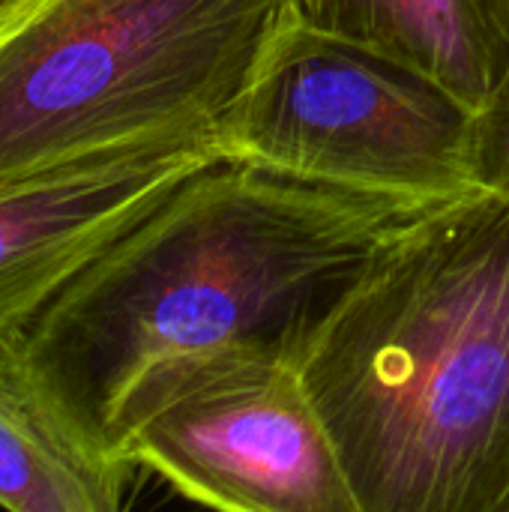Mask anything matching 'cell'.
<instances>
[{"label":"cell","mask_w":509,"mask_h":512,"mask_svg":"<svg viewBox=\"0 0 509 512\" xmlns=\"http://www.w3.org/2000/svg\"><path fill=\"white\" fill-rule=\"evenodd\" d=\"M225 156L414 204L492 189L486 114L423 72L297 21L219 117Z\"/></svg>","instance_id":"277c9868"},{"label":"cell","mask_w":509,"mask_h":512,"mask_svg":"<svg viewBox=\"0 0 509 512\" xmlns=\"http://www.w3.org/2000/svg\"><path fill=\"white\" fill-rule=\"evenodd\" d=\"M300 375L360 512H509V198L399 231Z\"/></svg>","instance_id":"7a4b0ae2"},{"label":"cell","mask_w":509,"mask_h":512,"mask_svg":"<svg viewBox=\"0 0 509 512\" xmlns=\"http://www.w3.org/2000/svg\"><path fill=\"white\" fill-rule=\"evenodd\" d=\"M129 462L225 512H360L297 363L237 360L201 375L132 438Z\"/></svg>","instance_id":"5b68a950"},{"label":"cell","mask_w":509,"mask_h":512,"mask_svg":"<svg viewBox=\"0 0 509 512\" xmlns=\"http://www.w3.org/2000/svg\"><path fill=\"white\" fill-rule=\"evenodd\" d=\"M297 0H18L0 18V177L216 126Z\"/></svg>","instance_id":"3957f363"},{"label":"cell","mask_w":509,"mask_h":512,"mask_svg":"<svg viewBox=\"0 0 509 512\" xmlns=\"http://www.w3.org/2000/svg\"><path fill=\"white\" fill-rule=\"evenodd\" d=\"M141 468L84 447L0 336V507L12 512H117Z\"/></svg>","instance_id":"ba28073f"},{"label":"cell","mask_w":509,"mask_h":512,"mask_svg":"<svg viewBox=\"0 0 509 512\" xmlns=\"http://www.w3.org/2000/svg\"><path fill=\"white\" fill-rule=\"evenodd\" d=\"M486 141H489V174L492 189L509 198V93L498 108L486 114Z\"/></svg>","instance_id":"9c48e42d"},{"label":"cell","mask_w":509,"mask_h":512,"mask_svg":"<svg viewBox=\"0 0 509 512\" xmlns=\"http://www.w3.org/2000/svg\"><path fill=\"white\" fill-rule=\"evenodd\" d=\"M216 156V126H192L0 177V336Z\"/></svg>","instance_id":"8992f818"},{"label":"cell","mask_w":509,"mask_h":512,"mask_svg":"<svg viewBox=\"0 0 509 512\" xmlns=\"http://www.w3.org/2000/svg\"><path fill=\"white\" fill-rule=\"evenodd\" d=\"M15 3H18V0H0V18H3V15H6V12L15 6Z\"/></svg>","instance_id":"30bf717a"},{"label":"cell","mask_w":509,"mask_h":512,"mask_svg":"<svg viewBox=\"0 0 509 512\" xmlns=\"http://www.w3.org/2000/svg\"><path fill=\"white\" fill-rule=\"evenodd\" d=\"M297 12L423 72L480 114L509 93V0H297Z\"/></svg>","instance_id":"52a82bcc"},{"label":"cell","mask_w":509,"mask_h":512,"mask_svg":"<svg viewBox=\"0 0 509 512\" xmlns=\"http://www.w3.org/2000/svg\"><path fill=\"white\" fill-rule=\"evenodd\" d=\"M432 207L222 153L9 339L69 432L129 462L135 432L201 375L237 360L300 366L372 261Z\"/></svg>","instance_id":"6da1fadb"}]
</instances>
